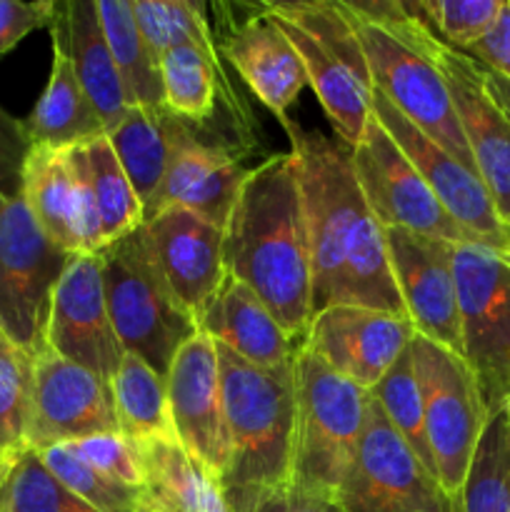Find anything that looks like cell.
Wrapping results in <instances>:
<instances>
[{"label":"cell","instance_id":"8","mask_svg":"<svg viewBox=\"0 0 510 512\" xmlns=\"http://www.w3.org/2000/svg\"><path fill=\"white\" fill-rule=\"evenodd\" d=\"M70 258L45 235L23 195L0 190V330L33 358L48 350L50 305Z\"/></svg>","mask_w":510,"mask_h":512},{"label":"cell","instance_id":"23","mask_svg":"<svg viewBox=\"0 0 510 512\" xmlns=\"http://www.w3.org/2000/svg\"><path fill=\"white\" fill-rule=\"evenodd\" d=\"M223 53L245 85L283 125L288 120V110L308 85V73L295 45L270 18L268 10L260 8L243 20L228 35Z\"/></svg>","mask_w":510,"mask_h":512},{"label":"cell","instance_id":"16","mask_svg":"<svg viewBox=\"0 0 510 512\" xmlns=\"http://www.w3.org/2000/svg\"><path fill=\"white\" fill-rule=\"evenodd\" d=\"M45 345L63 360L90 370L110 388L125 350L105 303L98 253L70 258L53 293Z\"/></svg>","mask_w":510,"mask_h":512},{"label":"cell","instance_id":"28","mask_svg":"<svg viewBox=\"0 0 510 512\" xmlns=\"http://www.w3.org/2000/svg\"><path fill=\"white\" fill-rule=\"evenodd\" d=\"M60 8H63L75 73L103 120L105 133H110L128 115L130 100L108 40H105L95 0H68V3H60Z\"/></svg>","mask_w":510,"mask_h":512},{"label":"cell","instance_id":"40","mask_svg":"<svg viewBox=\"0 0 510 512\" xmlns=\"http://www.w3.org/2000/svg\"><path fill=\"white\" fill-rule=\"evenodd\" d=\"M65 445H70L85 463L93 465L108 478L130 485V488H143V460H140L138 445L118 430L90 435V438Z\"/></svg>","mask_w":510,"mask_h":512},{"label":"cell","instance_id":"36","mask_svg":"<svg viewBox=\"0 0 510 512\" xmlns=\"http://www.w3.org/2000/svg\"><path fill=\"white\" fill-rule=\"evenodd\" d=\"M0 512H98L65 488L35 450L5 463L0 480Z\"/></svg>","mask_w":510,"mask_h":512},{"label":"cell","instance_id":"5","mask_svg":"<svg viewBox=\"0 0 510 512\" xmlns=\"http://www.w3.org/2000/svg\"><path fill=\"white\" fill-rule=\"evenodd\" d=\"M263 8L300 53L308 85L315 90L338 140L353 150L370 120L373 80L345 3L288 0L265 3Z\"/></svg>","mask_w":510,"mask_h":512},{"label":"cell","instance_id":"45","mask_svg":"<svg viewBox=\"0 0 510 512\" xmlns=\"http://www.w3.org/2000/svg\"><path fill=\"white\" fill-rule=\"evenodd\" d=\"M480 73H483V83L485 88H488V93L493 95V98L498 100L500 108L510 115V80L493 73V70H488L485 65H480Z\"/></svg>","mask_w":510,"mask_h":512},{"label":"cell","instance_id":"46","mask_svg":"<svg viewBox=\"0 0 510 512\" xmlns=\"http://www.w3.org/2000/svg\"><path fill=\"white\" fill-rule=\"evenodd\" d=\"M3 473H5V463L0 460V480H3Z\"/></svg>","mask_w":510,"mask_h":512},{"label":"cell","instance_id":"31","mask_svg":"<svg viewBox=\"0 0 510 512\" xmlns=\"http://www.w3.org/2000/svg\"><path fill=\"white\" fill-rule=\"evenodd\" d=\"M110 393H113L118 433L128 440L143 443L158 435H175L170 423L168 383L165 375L155 373L148 363L125 353L110 383Z\"/></svg>","mask_w":510,"mask_h":512},{"label":"cell","instance_id":"20","mask_svg":"<svg viewBox=\"0 0 510 512\" xmlns=\"http://www.w3.org/2000/svg\"><path fill=\"white\" fill-rule=\"evenodd\" d=\"M115 430L118 420L108 385L53 350L35 358L28 450H45Z\"/></svg>","mask_w":510,"mask_h":512},{"label":"cell","instance_id":"32","mask_svg":"<svg viewBox=\"0 0 510 512\" xmlns=\"http://www.w3.org/2000/svg\"><path fill=\"white\" fill-rule=\"evenodd\" d=\"M453 512H510V408L485 420Z\"/></svg>","mask_w":510,"mask_h":512},{"label":"cell","instance_id":"1","mask_svg":"<svg viewBox=\"0 0 510 512\" xmlns=\"http://www.w3.org/2000/svg\"><path fill=\"white\" fill-rule=\"evenodd\" d=\"M283 128L303 195L313 315L330 305L405 315L390 273L385 228L365 203L350 165V150L320 130L300 128L290 118Z\"/></svg>","mask_w":510,"mask_h":512},{"label":"cell","instance_id":"9","mask_svg":"<svg viewBox=\"0 0 510 512\" xmlns=\"http://www.w3.org/2000/svg\"><path fill=\"white\" fill-rule=\"evenodd\" d=\"M460 343L485 415L510 408V255L455 245Z\"/></svg>","mask_w":510,"mask_h":512},{"label":"cell","instance_id":"27","mask_svg":"<svg viewBox=\"0 0 510 512\" xmlns=\"http://www.w3.org/2000/svg\"><path fill=\"white\" fill-rule=\"evenodd\" d=\"M143 460V512H230L220 485L190 458L175 435L135 443Z\"/></svg>","mask_w":510,"mask_h":512},{"label":"cell","instance_id":"11","mask_svg":"<svg viewBox=\"0 0 510 512\" xmlns=\"http://www.w3.org/2000/svg\"><path fill=\"white\" fill-rule=\"evenodd\" d=\"M335 500L348 512H453V498L395 433L373 398Z\"/></svg>","mask_w":510,"mask_h":512},{"label":"cell","instance_id":"24","mask_svg":"<svg viewBox=\"0 0 510 512\" xmlns=\"http://www.w3.org/2000/svg\"><path fill=\"white\" fill-rule=\"evenodd\" d=\"M198 330L255 368H280L300 348V340L280 328L268 305L228 273L198 315Z\"/></svg>","mask_w":510,"mask_h":512},{"label":"cell","instance_id":"33","mask_svg":"<svg viewBox=\"0 0 510 512\" xmlns=\"http://www.w3.org/2000/svg\"><path fill=\"white\" fill-rule=\"evenodd\" d=\"M83 148L85 158H88L90 188H93L100 238H103L105 248V245L115 243L118 238L143 225V205H140L108 135L88 140V143H83Z\"/></svg>","mask_w":510,"mask_h":512},{"label":"cell","instance_id":"42","mask_svg":"<svg viewBox=\"0 0 510 512\" xmlns=\"http://www.w3.org/2000/svg\"><path fill=\"white\" fill-rule=\"evenodd\" d=\"M33 150L25 120H18L0 108V190L8 195L20 193L23 165Z\"/></svg>","mask_w":510,"mask_h":512},{"label":"cell","instance_id":"26","mask_svg":"<svg viewBox=\"0 0 510 512\" xmlns=\"http://www.w3.org/2000/svg\"><path fill=\"white\" fill-rule=\"evenodd\" d=\"M108 135L140 205L145 208L163 185L170 163L185 143L195 138L193 125L170 113L165 105L140 108L133 105Z\"/></svg>","mask_w":510,"mask_h":512},{"label":"cell","instance_id":"25","mask_svg":"<svg viewBox=\"0 0 510 512\" xmlns=\"http://www.w3.org/2000/svg\"><path fill=\"white\" fill-rule=\"evenodd\" d=\"M50 35H53V68H50L43 95L25 120V130L33 145L73 148V145H83L98 135H105V125L75 73L60 3L50 23Z\"/></svg>","mask_w":510,"mask_h":512},{"label":"cell","instance_id":"13","mask_svg":"<svg viewBox=\"0 0 510 512\" xmlns=\"http://www.w3.org/2000/svg\"><path fill=\"white\" fill-rule=\"evenodd\" d=\"M370 115L403 150L405 158L425 180L430 193L438 198V203L458 223V228L468 235L470 243L510 255V228L495 210L493 198L480 183L478 175L460 165L428 135L420 133L375 88L373 98H370Z\"/></svg>","mask_w":510,"mask_h":512},{"label":"cell","instance_id":"30","mask_svg":"<svg viewBox=\"0 0 510 512\" xmlns=\"http://www.w3.org/2000/svg\"><path fill=\"white\" fill-rule=\"evenodd\" d=\"M163 105L185 123H205L213 118L218 100V80H223L218 48L178 45L160 55Z\"/></svg>","mask_w":510,"mask_h":512},{"label":"cell","instance_id":"15","mask_svg":"<svg viewBox=\"0 0 510 512\" xmlns=\"http://www.w3.org/2000/svg\"><path fill=\"white\" fill-rule=\"evenodd\" d=\"M390 273L415 335L463 355L455 285V243L403 228H385Z\"/></svg>","mask_w":510,"mask_h":512},{"label":"cell","instance_id":"2","mask_svg":"<svg viewBox=\"0 0 510 512\" xmlns=\"http://www.w3.org/2000/svg\"><path fill=\"white\" fill-rule=\"evenodd\" d=\"M225 273L248 285L290 338L313 320L310 253L298 165L275 153L248 170L223 230Z\"/></svg>","mask_w":510,"mask_h":512},{"label":"cell","instance_id":"21","mask_svg":"<svg viewBox=\"0 0 510 512\" xmlns=\"http://www.w3.org/2000/svg\"><path fill=\"white\" fill-rule=\"evenodd\" d=\"M143 225L160 273L198 323L225 278L223 230L185 208L160 210Z\"/></svg>","mask_w":510,"mask_h":512},{"label":"cell","instance_id":"19","mask_svg":"<svg viewBox=\"0 0 510 512\" xmlns=\"http://www.w3.org/2000/svg\"><path fill=\"white\" fill-rule=\"evenodd\" d=\"M413 338L415 328L405 315L330 305L313 315L303 345L328 368L370 393Z\"/></svg>","mask_w":510,"mask_h":512},{"label":"cell","instance_id":"12","mask_svg":"<svg viewBox=\"0 0 510 512\" xmlns=\"http://www.w3.org/2000/svg\"><path fill=\"white\" fill-rule=\"evenodd\" d=\"M350 165L365 203L383 228L413 230L455 245L470 243L373 115L365 125L363 138L350 150Z\"/></svg>","mask_w":510,"mask_h":512},{"label":"cell","instance_id":"39","mask_svg":"<svg viewBox=\"0 0 510 512\" xmlns=\"http://www.w3.org/2000/svg\"><path fill=\"white\" fill-rule=\"evenodd\" d=\"M410 13L448 48L468 53L498 18L503 0H405Z\"/></svg>","mask_w":510,"mask_h":512},{"label":"cell","instance_id":"43","mask_svg":"<svg viewBox=\"0 0 510 512\" xmlns=\"http://www.w3.org/2000/svg\"><path fill=\"white\" fill-rule=\"evenodd\" d=\"M465 55L510 80V0H503L495 23Z\"/></svg>","mask_w":510,"mask_h":512},{"label":"cell","instance_id":"4","mask_svg":"<svg viewBox=\"0 0 510 512\" xmlns=\"http://www.w3.org/2000/svg\"><path fill=\"white\" fill-rule=\"evenodd\" d=\"M373 88L433 143L475 173L443 73L428 53L430 30L405 0H348ZM478 175V173H475Z\"/></svg>","mask_w":510,"mask_h":512},{"label":"cell","instance_id":"7","mask_svg":"<svg viewBox=\"0 0 510 512\" xmlns=\"http://www.w3.org/2000/svg\"><path fill=\"white\" fill-rule=\"evenodd\" d=\"M368 400V390L335 373L300 343L290 485L335 500L363 435Z\"/></svg>","mask_w":510,"mask_h":512},{"label":"cell","instance_id":"37","mask_svg":"<svg viewBox=\"0 0 510 512\" xmlns=\"http://www.w3.org/2000/svg\"><path fill=\"white\" fill-rule=\"evenodd\" d=\"M133 15L155 60L178 45H203V48L215 45L203 3L135 0Z\"/></svg>","mask_w":510,"mask_h":512},{"label":"cell","instance_id":"44","mask_svg":"<svg viewBox=\"0 0 510 512\" xmlns=\"http://www.w3.org/2000/svg\"><path fill=\"white\" fill-rule=\"evenodd\" d=\"M253 512H348L338 500L318 493H305L295 485H283L258 500Z\"/></svg>","mask_w":510,"mask_h":512},{"label":"cell","instance_id":"35","mask_svg":"<svg viewBox=\"0 0 510 512\" xmlns=\"http://www.w3.org/2000/svg\"><path fill=\"white\" fill-rule=\"evenodd\" d=\"M35 358L10 343L0 330V460L13 463L28 450L33 410Z\"/></svg>","mask_w":510,"mask_h":512},{"label":"cell","instance_id":"10","mask_svg":"<svg viewBox=\"0 0 510 512\" xmlns=\"http://www.w3.org/2000/svg\"><path fill=\"white\" fill-rule=\"evenodd\" d=\"M413 363L423 395L425 433L435 460V475L453 498L468 475L483 435L485 415L478 385L460 355L415 335Z\"/></svg>","mask_w":510,"mask_h":512},{"label":"cell","instance_id":"34","mask_svg":"<svg viewBox=\"0 0 510 512\" xmlns=\"http://www.w3.org/2000/svg\"><path fill=\"white\" fill-rule=\"evenodd\" d=\"M370 398L378 403L388 423L393 425L395 433L405 440L415 458L433 470L435 475V460L430 453L428 433H425V413H423V395H420L418 373H415L413 350H405L388 373L380 378V383L370 390ZM438 478V475H435Z\"/></svg>","mask_w":510,"mask_h":512},{"label":"cell","instance_id":"14","mask_svg":"<svg viewBox=\"0 0 510 512\" xmlns=\"http://www.w3.org/2000/svg\"><path fill=\"white\" fill-rule=\"evenodd\" d=\"M20 195L45 235L70 255H95L103 248L83 145H33L23 165Z\"/></svg>","mask_w":510,"mask_h":512},{"label":"cell","instance_id":"22","mask_svg":"<svg viewBox=\"0 0 510 512\" xmlns=\"http://www.w3.org/2000/svg\"><path fill=\"white\" fill-rule=\"evenodd\" d=\"M248 170L228 148L195 135L178 150L163 185L143 213V223L165 208H185L225 230Z\"/></svg>","mask_w":510,"mask_h":512},{"label":"cell","instance_id":"6","mask_svg":"<svg viewBox=\"0 0 510 512\" xmlns=\"http://www.w3.org/2000/svg\"><path fill=\"white\" fill-rule=\"evenodd\" d=\"M103 290L115 335L125 353L168 375L178 350L198 333L158 268L145 225L98 250Z\"/></svg>","mask_w":510,"mask_h":512},{"label":"cell","instance_id":"29","mask_svg":"<svg viewBox=\"0 0 510 512\" xmlns=\"http://www.w3.org/2000/svg\"><path fill=\"white\" fill-rule=\"evenodd\" d=\"M105 40L110 45L118 73L123 78L130 108H158L163 105V83H160V65L150 53L143 33L133 15L130 0H95Z\"/></svg>","mask_w":510,"mask_h":512},{"label":"cell","instance_id":"3","mask_svg":"<svg viewBox=\"0 0 510 512\" xmlns=\"http://www.w3.org/2000/svg\"><path fill=\"white\" fill-rule=\"evenodd\" d=\"M215 350L228 435V463L220 490L230 512H253L265 493L290 483L295 358L280 368H255L225 345L215 343Z\"/></svg>","mask_w":510,"mask_h":512},{"label":"cell","instance_id":"38","mask_svg":"<svg viewBox=\"0 0 510 512\" xmlns=\"http://www.w3.org/2000/svg\"><path fill=\"white\" fill-rule=\"evenodd\" d=\"M50 473L73 490L80 500L98 512H143L140 510V490L108 478L93 465L85 463L70 445H53V448L35 450Z\"/></svg>","mask_w":510,"mask_h":512},{"label":"cell","instance_id":"17","mask_svg":"<svg viewBox=\"0 0 510 512\" xmlns=\"http://www.w3.org/2000/svg\"><path fill=\"white\" fill-rule=\"evenodd\" d=\"M428 53L443 73L475 173L510 228V115L488 93L480 63L428 33Z\"/></svg>","mask_w":510,"mask_h":512},{"label":"cell","instance_id":"41","mask_svg":"<svg viewBox=\"0 0 510 512\" xmlns=\"http://www.w3.org/2000/svg\"><path fill=\"white\" fill-rule=\"evenodd\" d=\"M55 8L53 0H0V55L10 53L25 35L50 28Z\"/></svg>","mask_w":510,"mask_h":512},{"label":"cell","instance_id":"18","mask_svg":"<svg viewBox=\"0 0 510 512\" xmlns=\"http://www.w3.org/2000/svg\"><path fill=\"white\" fill-rule=\"evenodd\" d=\"M170 423L185 453L220 485L228 463V435L223 413V378L215 343L195 333L170 363Z\"/></svg>","mask_w":510,"mask_h":512}]
</instances>
